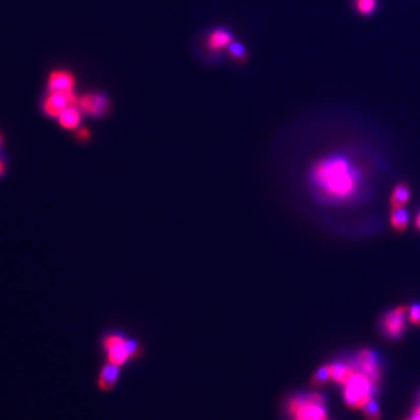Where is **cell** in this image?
Returning a JSON list of instances; mask_svg holds the SVG:
<instances>
[{
    "label": "cell",
    "instance_id": "9",
    "mask_svg": "<svg viewBox=\"0 0 420 420\" xmlns=\"http://www.w3.org/2000/svg\"><path fill=\"white\" fill-rule=\"evenodd\" d=\"M75 80L73 75L64 70H56L49 75L48 90L49 92L73 93Z\"/></svg>",
    "mask_w": 420,
    "mask_h": 420
},
{
    "label": "cell",
    "instance_id": "24",
    "mask_svg": "<svg viewBox=\"0 0 420 420\" xmlns=\"http://www.w3.org/2000/svg\"><path fill=\"white\" fill-rule=\"evenodd\" d=\"M1 144H2V136L0 135V147H1Z\"/></svg>",
    "mask_w": 420,
    "mask_h": 420
},
{
    "label": "cell",
    "instance_id": "19",
    "mask_svg": "<svg viewBox=\"0 0 420 420\" xmlns=\"http://www.w3.org/2000/svg\"><path fill=\"white\" fill-rule=\"evenodd\" d=\"M229 53L230 55H231L233 58H236L237 61H244L245 57H247L245 49L243 48L241 45H238V43H232V45H230Z\"/></svg>",
    "mask_w": 420,
    "mask_h": 420
},
{
    "label": "cell",
    "instance_id": "8",
    "mask_svg": "<svg viewBox=\"0 0 420 420\" xmlns=\"http://www.w3.org/2000/svg\"><path fill=\"white\" fill-rule=\"evenodd\" d=\"M76 104L80 110L95 117L103 116L109 110L108 99L99 93H88L77 101Z\"/></svg>",
    "mask_w": 420,
    "mask_h": 420
},
{
    "label": "cell",
    "instance_id": "10",
    "mask_svg": "<svg viewBox=\"0 0 420 420\" xmlns=\"http://www.w3.org/2000/svg\"><path fill=\"white\" fill-rule=\"evenodd\" d=\"M119 368L120 366L110 362L103 366L98 375V387L101 390L109 391L116 385L118 377H119Z\"/></svg>",
    "mask_w": 420,
    "mask_h": 420
},
{
    "label": "cell",
    "instance_id": "13",
    "mask_svg": "<svg viewBox=\"0 0 420 420\" xmlns=\"http://www.w3.org/2000/svg\"><path fill=\"white\" fill-rule=\"evenodd\" d=\"M60 125L65 130H76L80 125L81 113L80 109L75 108V105L67 108L63 112H61L57 117Z\"/></svg>",
    "mask_w": 420,
    "mask_h": 420
},
{
    "label": "cell",
    "instance_id": "1",
    "mask_svg": "<svg viewBox=\"0 0 420 420\" xmlns=\"http://www.w3.org/2000/svg\"><path fill=\"white\" fill-rule=\"evenodd\" d=\"M360 179L359 170L340 157L322 159L310 170V182L327 200L342 201L353 196Z\"/></svg>",
    "mask_w": 420,
    "mask_h": 420
},
{
    "label": "cell",
    "instance_id": "18",
    "mask_svg": "<svg viewBox=\"0 0 420 420\" xmlns=\"http://www.w3.org/2000/svg\"><path fill=\"white\" fill-rule=\"evenodd\" d=\"M407 317L412 325L420 327V303L411 305L407 308Z\"/></svg>",
    "mask_w": 420,
    "mask_h": 420
},
{
    "label": "cell",
    "instance_id": "21",
    "mask_svg": "<svg viewBox=\"0 0 420 420\" xmlns=\"http://www.w3.org/2000/svg\"><path fill=\"white\" fill-rule=\"evenodd\" d=\"M89 138V131L85 129L80 130L79 132H77V139L79 140H86Z\"/></svg>",
    "mask_w": 420,
    "mask_h": 420
},
{
    "label": "cell",
    "instance_id": "25",
    "mask_svg": "<svg viewBox=\"0 0 420 420\" xmlns=\"http://www.w3.org/2000/svg\"><path fill=\"white\" fill-rule=\"evenodd\" d=\"M418 399H419V401H420V392H419V397H418Z\"/></svg>",
    "mask_w": 420,
    "mask_h": 420
},
{
    "label": "cell",
    "instance_id": "5",
    "mask_svg": "<svg viewBox=\"0 0 420 420\" xmlns=\"http://www.w3.org/2000/svg\"><path fill=\"white\" fill-rule=\"evenodd\" d=\"M407 308L409 307L398 306L391 308L383 314L379 327H381L383 335L389 340H398L404 335L406 329Z\"/></svg>",
    "mask_w": 420,
    "mask_h": 420
},
{
    "label": "cell",
    "instance_id": "7",
    "mask_svg": "<svg viewBox=\"0 0 420 420\" xmlns=\"http://www.w3.org/2000/svg\"><path fill=\"white\" fill-rule=\"evenodd\" d=\"M77 103L74 93L49 92V96L43 103V111L49 117H58L65 109Z\"/></svg>",
    "mask_w": 420,
    "mask_h": 420
},
{
    "label": "cell",
    "instance_id": "6",
    "mask_svg": "<svg viewBox=\"0 0 420 420\" xmlns=\"http://www.w3.org/2000/svg\"><path fill=\"white\" fill-rule=\"evenodd\" d=\"M356 368L377 387L381 381V365L378 356L371 349H361L356 356Z\"/></svg>",
    "mask_w": 420,
    "mask_h": 420
},
{
    "label": "cell",
    "instance_id": "16",
    "mask_svg": "<svg viewBox=\"0 0 420 420\" xmlns=\"http://www.w3.org/2000/svg\"><path fill=\"white\" fill-rule=\"evenodd\" d=\"M364 416L366 420H381V412H379V407L376 403V400L371 398L364 404L362 407Z\"/></svg>",
    "mask_w": 420,
    "mask_h": 420
},
{
    "label": "cell",
    "instance_id": "3",
    "mask_svg": "<svg viewBox=\"0 0 420 420\" xmlns=\"http://www.w3.org/2000/svg\"><path fill=\"white\" fill-rule=\"evenodd\" d=\"M325 397L320 393L295 396L288 403L293 420H327Z\"/></svg>",
    "mask_w": 420,
    "mask_h": 420
},
{
    "label": "cell",
    "instance_id": "12",
    "mask_svg": "<svg viewBox=\"0 0 420 420\" xmlns=\"http://www.w3.org/2000/svg\"><path fill=\"white\" fill-rule=\"evenodd\" d=\"M411 191L410 187L405 182H400L394 187L390 196L391 209L394 208H404L410 200Z\"/></svg>",
    "mask_w": 420,
    "mask_h": 420
},
{
    "label": "cell",
    "instance_id": "17",
    "mask_svg": "<svg viewBox=\"0 0 420 420\" xmlns=\"http://www.w3.org/2000/svg\"><path fill=\"white\" fill-rule=\"evenodd\" d=\"M329 379H332L331 368H329V364H327V365H322L321 368L314 373L312 377V384L314 387H320V385L326 384Z\"/></svg>",
    "mask_w": 420,
    "mask_h": 420
},
{
    "label": "cell",
    "instance_id": "11",
    "mask_svg": "<svg viewBox=\"0 0 420 420\" xmlns=\"http://www.w3.org/2000/svg\"><path fill=\"white\" fill-rule=\"evenodd\" d=\"M329 368H331V378L338 384H344L356 371V365L341 362L329 364Z\"/></svg>",
    "mask_w": 420,
    "mask_h": 420
},
{
    "label": "cell",
    "instance_id": "4",
    "mask_svg": "<svg viewBox=\"0 0 420 420\" xmlns=\"http://www.w3.org/2000/svg\"><path fill=\"white\" fill-rule=\"evenodd\" d=\"M343 385L345 404L348 407L355 410L362 409L364 404L371 399L373 391L376 390V385L365 375L360 372L357 368Z\"/></svg>",
    "mask_w": 420,
    "mask_h": 420
},
{
    "label": "cell",
    "instance_id": "15",
    "mask_svg": "<svg viewBox=\"0 0 420 420\" xmlns=\"http://www.w3.org/2000/svg\"><path fill=\"white\" fill-rule=\"evenodd\" d=\"M230 40H231V36H230V34L226 32V30H214L209 35V39H208V48L214 52L221 51V49L225 48V47L229 45Z\"/></svg>",
    "mask_w": 420,
    "mask_h": 420
},
{
    "label": "cell",
    "instance_id": "2",
    "mask_svg": "<svg viewBox=\"0 0 420 420\" xmlns=\"http://www.w3.org/2000/svg\"><path fill=\"white\" fill-rule=\"evenodd\" d=\"M102 345L107 354L108 362L116 364L118 366L124 365L130 360L141 354V347L138 342L117 332H111L104 335Z\"/></svg>",
    "mask_w": 420,
    "mask_h": 420
},
{
    "label": "cell",
    "instance_id": "22",
    "mask_svg": "<svg viewBox=\"0 0 420 420\" xmlns=\"http://www.w3.org/2000/svg\"><path fill=\"white\" fill-rule=\"evenodd\" d=\"M5 170H6V164H5V161L2 160L1 158H0V177L4 175Z\"/></svg>",
    "mask_w": 420,
    "mask_h": 420
},
{
    "label": "cell",
    "instance_id": "20",
    "mask_svg": "<svg viewBox=\"0 0 420 420\" xmlns=\"http://www.w3.org/2000/svg\"><path fill=\"white\" fill-rule=\"evenodd\" d=\"M375 8V0H357V9L361 14L368 15Z\"/></svg>",
    "mask_w": 420,
    "mask_h": 420
},
{
    "label": "cell",
    "instance_id": "23",
    "mask_svg": "<svg viewBox=\"0 0 420 420\" xmlns=\"http://www.w3.org/2000/svg\"><path fill=\"white\" fill-rule=\"evenodd\" d=\"M415 226H416V229L418 230V231H420V211L418 214H417V216L415 219Z\"/></svg>",
    "mask_w": 420,
    "mask_h": 420
},
{
    "label": "cell",
    "instance_id": "14",
    "mask_svg": "<svg viewBox=\"0 0 420 420\" xmlns=\"http://www.w3.org/2000/svg\"><path fill=\"white\" fill-rule=\"evenodd\" d=\"M409 213L404 208H394L390 213V224L396 232H404L409 225Z\"/></svg>",
    "mask_w": 420,
    "mask_h": 420
}]
</instances>
